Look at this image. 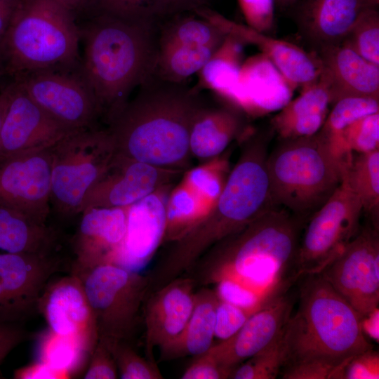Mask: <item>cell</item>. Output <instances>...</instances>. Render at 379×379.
Wrapping results in <instances>:
<instances>
[{
  "label": "cell",
  "instance_id": "cell-1",
  "mask_svg": "<svg viewBox=\"0 0 379 379\" xmlns=\"http://www.w3.org/2000/svg\"><path fill=\"white\" fill-rule=\"evenodd\" d=\"M105 127L115 152L164 169L182 162L194 121L206 105L197 87L150 76Z\"/></svg>",
  "mask_w": 379,
  "mask_h": 379
},
{
  "label": "cell",
  "instance_id": "cell-2",
  "mask_svg": "<svg viewBox=\"0 0 379 379\" xmlns=\"http://www.w3.org/2000/svg\"><path fill=\"white\" fill-rule=\"evenodd\" d=\"M79 28L84 45L81 72L95 96L100 119L107 126L133 91L152 75L157 21L93 14Z\"/></svg>",
  "mask_w": 379,
  "mask_h": 379
},
{
  "label": "cell",
  "instance_id": "cell-3",
  "mask_svg": "<svg viewBox=\"0 0 379 379\" xmlns=\"http://www.w3.org/2000/svg\"><path fill=\"white\" fill-rule=\"evenodd\" d=\"M303 277L298 309L287 321L281 336L283 368L315 361L344 372L353 356L373 347L362 332V316L320 273Z\"/></svg>",
  "mask_w": 379,
  "mask_h": 379
},
{
  "label": "cell",
  "instance_id": "cell-4",
  "mask_svg": "<svg viewBox=\"0 0 379 379\" xmlns=\"http://www.w3.org/2000/svg\"><path fill=\"white\" fill-rule=\"evenodd\" d=\"M305 219L274 208L220 241L212 279L235 281L266 298L287 292L298 279L297 253Z\"/></svg>",
  "mask_w": 379,
  "mask_h": 379
},
{
  "label": "cell",
  "instance_id": "cell-5",
  "mask_svg": "<svg viewBox=\"0 0 379 379\" xmlns=\"http://www.w3.org/2000/svg\"><path fill=\"white\" fill-rule=\"evenodd\" d=\"M79 43L75 15L57 0H16L0 57L12 81L37 70L80 67Z\"/></svg>",
  "mask_w": 379,
  "mask_h": 379
},
{
  "label": "cell",
  "instance_id": "cell-6",
  "mask_svg": "<svg viewBox=\"0 0 379 379\" xmlns=\"http://www.w3.org/2000/svg\"><path fill=\"white\" fill-rule=\"evenodd\" d=\"M351 157L340 155L319 131L281 140L267 159L273 204L310 218L340 186Z\"/></svg>",
  "mask_w": 379,
  "mask_h": 379
},
{
  "label": "cell",
  "instance_id": "cell-7",
  "mask_svg": "<svg viewBox=\"0 0 379 379\" xmlns=\"http://www.w3.org/2000/svg\"><path fill=\"white\" fill-rule=\"evenodd\" d=\"M270 133H258L247 140L241 155L218 196L208 222L193 227L185 237L188 251L198 256L210 244L239 232L273 204L267 168Z\"/></svg>",
  "mask_w": 379,
  "mask_h": 379
},
{
  "label": "cell",
  "instance_id": "cell-8",
  "mask_svg": "<svg viewBox=\"0 0 379 379\" xmlns=\"http://www.w3.org/2000/svg\"><path fill=\"white\" fill-rule=\"evenodd\" d=\"M115 152L106 128L75 131L52 147L51 215L69 221L80 215L88 191Z\"/></svg>",
  "mask_w": 379,
  "mask_h": 379
},
{
  "label": "cell",
  "instance_id": "cell-9",
  "mask_svg": "<svg viewBox=\"0 0 379 379\" xmlns=\"http://www.w3.org/2000/svg\"><path fill=\"white\" fill-rule=\"evenodd\" d=\"M79 277L94 316L98 340L126 341L135 328L149 279L113 262L98 265Z\"/></svg>",
  "mask_w": 379,
  "mask_h": 379
},
{
  "label": "cell",
  "instance_id": "cell-10",
  "mask_svg": "<svg viewBox=\"0 0 379 379\" xmlns=\"http://www.w3.org/2000/svg\"><path fill=\"white\" fill-rule=\"evenodd\" d=\"M363 207L343 182L310 218L300 238L297 272L318 274L331 264L360 231Z\"/></svg>",
  "mask_w": 379,
  "mask_h": 379
},
{
  "label": "cell",
  "instance_id": "cell-11",
  "mask_svg": "<svg viewBox=\"0 0 379 379\" xmlns=\"http://www.w3.org/2000/svg\"><path fill=\"white\" fill-rule=\"evenodd\" d=\"M14 80L40 107L65 126L73 130L100 127L95 98L80 67L37 70Z\"/></svg>",
  "mask_w": 379,
  "mask_h": 379
},
{
  "label": "cell",
  "instance_id": "cell-12",
  "mask_svg": "<svg viewBox=\"0 0 379 379\" xmlns=\"http://www.w3.org/2000/svg\"><path fill=\"white\" fill-rule=\"evenodd\" d=\"M320 274L361 316L379 304V234L360 229L341 253Z\"/></svg>",
  "mask_w": 379,
  "mask_h": 379
},
{
  "label": "cell",
  "instance_id": "cell-13",
  "mask_svg": "<svg viewBox=\"0 0 379 379\" xmlns=\"http://www.w3.org/2000/svg\"><path fill=\"white\" fill-rule=\"evenodd\" d=\"M51 148L0 157V205L40 224L51 214Z\"/></svg>",
  "mask_w": 379,
  "mask_h": 379
},
{
  "label": "cell",
  "instance_id": "cell-14",
  "mask_svg": "<svg viewBox=\"0 0 379 379\" xmlns=\"http://www.w3.org/2000/svg\"><path fill=\"white\" fill-rule=\"evenodd\" d=\"M75 131L47 114L19 81L9 82L0 131V157L49 149Z\"/></svg>",
  "mask_w": 379,
  "mask_h": 379
},
{
  "label": "cell",
  "instance_id": "cell-15",
  "mask_svg": "<svg viewBox=\"0 0 379 379\" xmlns=\"http://www.w3.org/2000/svg\"><path fill=\"white\" fill-rule=\"evenodd\" d=\"M194 13L213 23L225 33L244 43L256 46L295 90L315 82L322 71L321 62L314 53H309L288 41L257 32L247 25L232 21L207 6Z\"/></svg>",
  "mask_w": 379,
  "mask_h": 379
},
{
  "label": "cell",
  "instance_id": "cell-16",
  "mask_svg": "<svg viewBox=\"0 0 379 379\" xmlns=\"http://www.w3.org/2000/svg\"><path fill=\"white\" fill-rule=\"evenodd\" d=\"M37 311L48 328L79 340L92 353L98 335L94 316L81 279L75 274L49 281L39 300Z\"/></svg>",
  "mask_w": 379,
  "mask_h": 379
},
{
  "label": "cell",
  "instance_id": "cell-17",
  "mask_svg": "<svg viewBox=\"0 0 379 379\" xmlns=\"http://www.w3.org/2000/svg\"><path fill=\"white\" fill-rule=\"evenodd\" d=\"M60 265L54 253H0V288L12 322L37 311L42 292Z\"/></svg>",
  "mask_w": 379,
  "mask_h": 379
},
{
  "label": "cell",
  "instance_id": "cell-18",
  "mask_svg": "<svg viewBox=\"0 0 379 379\" xmlns=\"http://www.w3.org/2000/svg\"><path fill=\"white\" fill-rule=\"evenodd\" d=\"M127 208L92 207L82 211L72 240L75 255L72 274L81 277L98 265L114 262L126 234Z\"/></svg>",
  "mask_w": 379,
  "mask_h": 379
},
{
  "label": "cell",
  "instance_id": "cell-19",
  "mask_svg": "<svg viewBox=\"0 0 379 379\" xmlns=\"http://www.w3.org/2000/svg\"><path fill=\"white\" fill-rule=\"evenodd\" d=\"M163 170L114 152L86 194L82 211L92 207L130 206L154 192L161 182Z\"/></svg>",
  "mask_w": 379,
  "mask_h": 379
},
{
  "label": "cell",
  "instance_id": "cell-20",
  "mask_svg": "<svg viewBox=\"0 0 379 379\" xmlns=\"http://www.w3.org/2000/svg\"><path fill=\"white\" fill-rule=\"evenodd\" d=\"M293 305L286 292L275 297L254 313L236 333L212 345L208 352L220 365L234 369L281 337Z\"/></svg>",
  "mask_w": 379,
  "mask_h": 379
},
{
  "label": "cell",
  "instance_id": "cell-21",
  "mask_svg": "<svg viewBox=\"0 0 379 379\" xmlns=\"http://www.w3.org/2000/svg\"><path fill=\"white\" fill-rule=\"evenodd\" d=\"M378 7L379 0H298L288 11L316 51L342 42L364 13Z\"/></svg>",
  "mask_w": 379,
  "mask_h": 379
},
{
  "label": "cell",
  "instance_id": "cell-22",
  "mask_svg": "<svg viewBox=\"0 0 379 379\" xmlns=\"http://www.w3.org/2000/svg\"><path fill=\"white\" fill-rule=\"evenodd\" d=\"M166 206L153 192L127 208L126 229L115 264L138 272L151 260L166 232Z\"/></svg>",
  "mask_w": 379,
  "mask_h": 379
},
{
  "label": "cell",
  "instance_id": "cell-23",
  "mask_svg": "<svg viewBox=\"0 0 379 379\" xmlns=\"http://www.w3.org/2000/svg\"><path fill=\"white\" fill-rule=\"evenodd\" d=\"M319 57L331 95V105L350 96L379 98V65L366 60L350 46L339 44L321 47Z\"/></svg>",
  "mask_w": 379,
  "mask_h": 379
},
{
  "label": "cell",
  "instance_id": "cell-24",
  "mask_svg": "<svg viewBox=\"0 0 379 379\" xmlns=\"http://www.w3.org/2000/svg\"><path fill=\"white\" fill-rule=\"evenodd\" d=\"M196 295L190 279L171 281L148 301L145 310L146 350L148 355L176 339L193 311Z\"/></svg>",
  "mask_w": 379,
  "mask_h": 379
},
{
  "label": "cell",
  "instance_id": "cell-25",
  "mask_svg": "<svg viewBox=\"0 0 379 379\" xmlns=\"http://www.w3.org/2000/svg\"><path fill=\"white\" fill-rule=\"evenodd\" d=\"M294 89L262 53L242 62L234 103L247 111L266 112L283 107Z\"/></svg>",
  "mask_w": 379,
  "mask_h": 379
},
{
  "label": "cell",
  "instance_id": "cell-26",
  "mask_svg": "<svg viewBox=\"0 0 379 379\" xmlns=\"http://www.w3.org/2000/svg\"><path fill=\"white\" fill-rule=\"evenodd\" d=\"M331 95L326 79L321 74L302 88L270 120L272 131L280 140L310 136L322 127L328 114Z\"/></svg>",
  "mask_w": 379,
  "mask_h": 379
},
{
  "label": "cell",
  "instance_id": "cell-27",
  "mask_svg": "<svg viewBox=\"0 0 379 379\" xmlns=\"http://www.w3.org/2000/svg\"><path fill=\"white\" fill-rule=\"evenodd\" d=\"M244 130L241 117L234 109L205 105L197 115L190 135V150L199 158L220 154Z\"/></svg>",
  "mask_w": 379,
  "mask_h": 379
},
{
  "label": "cell",
  "instance_id": "cell-28",
  "mask_svg": "<svg viewBox=\"0 0 379 379\" xmlns=\"http://www.w3.org/2000/svg\"><path fill=\"white\" fill-rule=\"evenodd\" d=\"M218 302L215 292L205 290L196 295L193 311L185 329L176 339L161 348L164 359L200 356L212 347Z\"/></svg>",
  "mask_w": 379,
  "mask_h": 379
},
{
  "label": "cell",
  "instance_id": "cell-29",
  "mask_svg": "<svg viewBox=\"0 0 379 379\" xmlns=\"http://www.w3.org/2000/svg\"><path fill=\"white\" fill-rule=\"evenodd\" d=\"M58 232L0 205V249L11 253H54Z\"/></svg>",
  "mask_w": 379,
  "mask_h": 379
},
{
  "label": "cell",
  "instance_id": "cell-30",
  "mask_svg": "<svg viewBox=\"0 0 379 379\" xmlns=\"http://www.w3.org/2000/svg\"><path fill=\"white\" fill-rule=\"evenodd\" d=\"M157 21L158 49L184 46H220L227 36L219 27L194 13Z\"/></svg>",
  "mask_w": 379,
  "mask_h": 379
},
{
  "label": "cell",
  "instance_id": "cell-31",
  "mask_svg": "<svg viewBox=\"0 0 379 379\" xmlns=\"http://www.w3.org/2000/svg\"><path fill=\"white\" fill-rule=\"evenodd\" d=\"M342 182L359 197L371 226L379 230V149L352 152Z\"/></svg>",
  "mask_w": 379,
  "mask_h": 379
},
{
  "label": "cell",
  "instance_id": "cell-32",
  "mask_svg": "<svg viewBox=\"0 0 379 379\" xmlns=\"http://www.w3.org/2000/svg\"><path fill=\"white\" fill-rule=\"evenodd\" d=\"M239 39L227 34L220 47L199 72V87L209 88L233 102L242 64L243 44Z\"/></svg>",
  "mask_w": 379,
  "mask_h": 379
},
{
  "label": "cell",
  "instance_id": "cell-33",
  "mask_svg": "<svg viewBox=\"0 0 379 379\" xmlns=\"http://www.w3.org/2000/svg\"><path fill=\"white\" fill-rule=\"evenodd\" d=\"M220 46L179 45L159 48L152 75L166 81L183 83L199 72Z\"/></svg>",
  "mask_w": 379,
  "mask_h": 379
},
{
  "label": "cell",
  "instance_id": "cell-34",
  "mask_svg": "<svg viewBox=\"0 0 379 379\" xmlns=\"http://www.w3.org/2000/svg\"><path fill=\"white\" fill-rule=\"evenodd\" d=\"M379 112V98L350 96L338 100L332 105L319 131L340 154L349 157L352 153L340 138L343 131L354 121Z\"/></svg>",
  "mask_w": 379,
  "mask_h": 379
},
{
  "label": "cell",
  "instance_id": "cell-35",
  "mask_svg": "<svg viewBox=\"0 0 379 379\" xmlns=\"http://www.w3.org/2000/svg\"><path fill=\"white\" fill-rule=\"evenodd\" d=\"M38 347L40 361L67 373L71 378L80 371L91 356L77 338L58 334L49 328L39 336Z\"/></svg>",
  "mask_w": 379,
  "mask_h": 379
},
{
  "label": "cell",
  "instance_id": "cell-36",
  "mask_svg": "<svg viewBox=\"0 0 379 379\" xmlns=\"http://www.w3.org/2000/svg\"><path fill=\"white\" fill-rule=\"evenodd\" d=\"M342 42L366 60L379 65L378 8L364 13Z\"/></svg>",
  "mask_w": 379,
  "mask_h": 379
},
{
  "label": "cell",
  "instance_id": "cell-37",
  "mask_svg": "<svg viewBox=\"0 0 379 379\" xmlns=\"http://www.w3.org/2000/svg\"><path fill=\"white\" fill-rule=\"evenodd\" d=\"M281 336L273 343L238 365L230 378L275 379L284 364Z\"/></svg>",
  "mask_w": 379,
  "mask_h": 379
},
{
  "label": "cell",
  "instance_id": "cell-38",
  "mask_svg": "<svg viewBox=\"0 0 379 379\" xmlns=\"http://www.w3.org/2000/svg\"><path fill=\"white\" fill-rule=\"evenodd\" d=\"M105 343L114 357L121 378L160 379L163 378L155 365L140 357L126 345L125 341Z\"/></svg>",
  "mask_w": 379,
  "mask_h": 379
},
{
  "label": "cell",
  "instance_id": "cell-39",
  "mask_svg": "<svg viewBox=\"0 0 379 379\" xmlns=\"http://www.w3.org/2000/svg\"><path fill=\"white\" fill-rule=\"evenodd\" d=\"M340 138L352 152L367 153L379 149V112L354 121L343 131Z\"/></svg>",
  "mask_w": 379,
  "mask_h": 379
},
{
  "label": "cell",
  "instance_id": "cell-40",
  "mask_svg": "<svg viewBox=\"0 0 379 379\" xmlns=\"http://www.w3.org/2000/svg\"><path fill=\"white\" fill-rule=\"evenodd\" d=\"M155 0H89L93 14H105L131 20H155Z\"/></svg>",
  "mask_w": 379,
  "mask_h": 379
},
{
  "label": "cell",
  "instance_id": "cell-41",
  "mask_svg": "<svg viewBox=\"0 0 379 379\" xmlns=\"http://www.w3.org/2000/svg\"><path fill=\"white\" fill-rule=\"evenodd\" d=\"M263 306L242 307L218 299L215 310V337L222 340L230 338Z\"/></svg>",
  "mask_w": 379,
  "mask_h": 379
},
{
  "label": "cell",
  "instance_id": "cell-42",
  "mask_svg": "<svg viewBox=\"0 0 379 379\" xmlns=\"http://www.w3.org/2000/svg\"><path fill=\"white\" fill-rule=\"evenodd\" d=\"M250 28L269 34L275 25V0H238Z\"/></svg>",
  "mask_w": 379,
  "mask_h": 379
},
{
  "label": "cell",
  "instance_id": "cell-43",
  "mask_svg": "<svg viewBox=\"0 0 379 379\" xmlns=\"http://www.w3.org/2000/svg\"><path fill=\"white\" fill-rule=\"evenodd\" d=\"M215 282L217 284L215 293L218 299L239 307H260L275 298L264 297L255 291L229 279H221Z\"/></svg>",
  "mask_w": 379,
  "mask_h": 379
},
{
  "label": "cell",
  "instance_id": "cell-44",
  "mask_svg": "<svg viewBox=\"0 0 379 379\" xmlns=\"http://www.w3.org/2000/svg\"><path fill=\"white\" fill-rule=\"evenodd\" d=\"M281 372L283 379H343L342 368L315 361L289 365Z\"/></svg>",
  "mask_w": 379,
  "mask_h": 379
},
{
  "label": "cell",
  "instance_id": "cell-45",
  "mask_svg": "<svg viewBox=\"0 0 379 379\" xmlns=\"http://www.w3.org/2000/svg\"><path fill=\"white\" fill-rule=\"evenodd\" d=\"M118 370L114 357L106 344L99 340L93 349L88 366L84 374L85 379H114Z\"/></svg>",
  "mask_w": 379,
  "mask_h": 379
},
{
  "label": "cell",
  "instance_id": "cell-46",
  "mask_svg": "<svg viewBox=\"0 0 379 379\" xmlns=\"http://www.w3.org/2000/svg\"><path fill=\"white\" fill-rule=\"evenodd\" d=\"M379 354L372 348L353 356L347 363L343 379H378Z\"/></svg>",
  "mask_w": 379,
  "mask_h": 379
},
{
  "label": "cell",
  "instance_id": "cell-47",
  "mask_svg": "<svg viewBox=\"0 0 379 379\" xmlns=\"http://www.w3.org/2000/svg\"><path fill=\"white\" fill-rule=\"evenodd\" d=\"M234 369L220 365L207 351L190 366L182 379H223L230 378Z\"/></svg>",
  "mask_w": 379,
  "mask_h": 379
},
{
  "label": "cell",
  "instance_id": "cell-48",
  "mask_svg": "<svg viewBox=\"0 0 379 379\" xmlns=\"http://www.w3.org/2000/svg\"><path fill=\"white\" fill-rule=\"evenodd\" d=\"M33 337L17 323L0 321V365L14 348Z\"/></svg>",
  "mask_w": 379,
  "mask_h": 379
},
{
  "label": "cell",
  "instance_id": "cell-49",
  "mask_svg": "<svg viewBox=\"0 0 379 379\" xmlns=\"http://www.w3.org/2000/svg\"><path fill=\"white\" fill-rule=\"evenodd\" d=\"M209 0H155L153 10L154 18L161 20L171 16L192 13L194 11L207 6Z\"/></svg>",
  "mask_w": 379,
  "mask_h": 379
},
{
  "label": "cell",
  "instance_id": "cell-50",
  "mask_svg": "<svg viewBox=\"0 0 379 379\" xmlns=\"http://www.w3.org/2000/svg\"><path fill=\"white\" fill-rule=\"evenodd\" d=\"M16 379H66L71 376L41 361L16 369L13 373Z\"/></svg>",
  "mask_w": 379,
  "mask_h": 379
},
{
  "label": "cell",
  "instance_id": "cell-51",
  "mask_svg": "<svg viewBox=\"0 0 379 379\" xmlns=\"http://www.w3.org/2000/svg\"><path fill=\"white\" fill-rule=\"evenodd\" d=\"M189 180L197 190L210 197H217L221 191L217 178L204 168L193 169L189 175Z\"/></svg>",
  "mask_w": 379,
  "mask_h": 379
},
{
  "label": "cell",
  "instance_id": "cell-52",
  "mask_svg": "<svg viewBox=\"0 0 379 379\" xmlns=\"http://www.w3.org/2000/svg\"><path fill=\"white\" fill-rule=\"evenodd\" d=\"M361 327L363 333L374 341L379 342L378 307L361 317Z\"/></svg>",
  "mask_w": 379,
  "mask_h": 379
},
{
  "label": "cell",
  "instance_id": "cell-53",
  "mask_svg": "<svg viewBox=\"0 0 379 379\" xmlns=\"http://www.w3.org/2000/svg\"><path fill=\"white\" fill-rule=\"evenodd\" d=\"M74 15L88 8L89 0H57ZM76 17V15H75Z\"/></svg>",
  "mask_w": 379,
  "mask_h": 379
},
{
  "label": "cell",
  "instance_id": "cell-54",
  "mask_svg": "<svg viewBox=\"0 0 379 379\" xmlns=\"http://www.w3.org/2000/svg\"><path fill=\"white\" fill-rule=\"evenodd\" d=\"M8 84L3 88V90L0 93V131L7 105L8 96Z\"/></svg>",
  "mask_w": 379,
  "mask_h": 379
},
{
  "label": "cell",
  "instance_id": "cell-55",
  "mask_svg": "<svg viewBox=\"0 0 379 379\" xmlns=\"http://www.w3.org/2000/svg\"><path fill=\"white\" fill-rule=\"evenodd\" d=\"M12 12L0 8V38L7 28Z\"/></svg>",
  "mask_w": 379,
  "mask_h": 379
},
{
  "label": "cell",
  "instance_id": "cell-56",
  "mask_svg": "<svg viewBox=\"0 0 379 379\" xmlns=\"http://www.w3.org/2000/svg\"><path fill=\"white\" fill-rule=\"evenodd\" d=\"M298 1V0H275L276 8H277L279 11L288 10Z\"/></svg>",
  "mask_w": 379,
  "mask_h": 379
},
{
  "label": "cell",
  "instance_id": "cell-57",
  "mask_svg": "<svg viewBox=\"0 0 379 379\" xmlns=\"http://www.w3.org/2000/svg\"><path fill=\"white\" fill-rule=\"evenodd\" d=\"M11 81L7 77L0 57V93L3 88Z\"/></svg>",
  "mask_w": 379,
  "mask_h": 379
},
{
  "label": "cell",
  "instance_id": "cell-58",
  "mask_svg": "<svg viewBox=\"0 0 379 379\" xmlns=\"http://www.w3.org/2000/svg\"><path fill=\"white\" fill-rule=\"evenodd\" d=\"M16 0H0V8L13 11Z\"/></svg>",
  "mask_w": 379,
  "mask_h": 379
}]
</instances>
